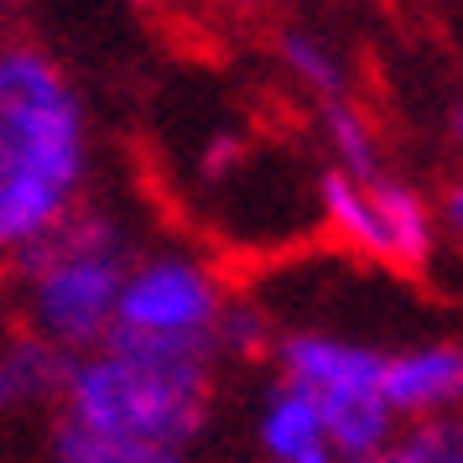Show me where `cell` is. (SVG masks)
Segmentation results:
<instances>
[{
    "label": "cell",
    "instance_id": "obj_17",
    "mask_svg": "<svg viewBox=\"0 0 463 463\" xmlns=\"http://www.w3.org/2000/svg\"><path fill=\"white\" fill-rule=\"evenodd\" d=\"M5 323H11V266L0 260V334H5Z\"/></svg>",
    "mask_w": 463,
    "mask_h": 463
},
{
    "label": "cell",
    "instance_id": "obj_1",
    "mask_svg": "<svg viewBox=\"0 0 463 463\" xmlns=\"http://www.w3.org/2000/svg\"><path fill=\"white\" fill-rule=\"evenodd\" d=\"M94 136L63 63L37 43H0V260L32 245L89 198Z\"/></svg>",
    "mask_w": 463,
    "mask_h": 463
},
{
    "label": "cell",
    "instance_id": "obj_14",
    "mask_svg": "<svg viewBox=\"0 0 463 463\" xmlns=\"http://www.w3.org/2000/svg\"><path fill=\"white\" fill-rule=\"evenodd\" d=\"M385 463H463V417L406 421Z\"/></svg>",
    "mask_w": 463,
    "mask_h": 463
},
{
    "label": "cell",
    "instance_id": "obj_13",
    "mask_svg": "<svg viewBox=\"0 0 463 463\" xmlns=\"http://www.w3.org/2000/svg\"><path fill=\"white\" fill-rule=\"evenodd\" d=\"M276 323L266 302L234 292L219 313V328H213V354L219 359H271V344H276Z\"/></svg>",
    "mask_w": 463,
    "mask_h": 463
},
{
    "label": "cell",
    "instance_id": "obj_4",
    "mask_svg": "<svg viewBox=\"0 0 463 463\" xmlns=\"http://www.w3.org/2000/svg\"><path fill=\"white\" fill-rule=\"evenodd\" d=\"M271 370L317 401L338 463L385 458L391 442L401 438V417L391 411V401L380 391L385 349H375L370 338L317 328V323L276 328Z\"/></svg>",
    "mask_w": 463,
    "mask_h": 463
},
{
    "label": "cell",
    "instance_id": "obj_12",
    "mask_svg": "<svg viewBox=\"0 0 463 463\" xmlns=\"http://www.w3.org/2000/svg\"><path fill=\"white\" fill-rule=\"evenodd\" d=\"M47 463H193L188 448L172 442H141V438H105L73 421L52 417L47 432Z\"/></svg>",
    "mask_w": 463,
    "mask_h": 463
},
{
    "label": "cell",
    "instance_id": "obj_5",
    "mask_svg": "<svg viewBox=\"0 0 463 463\" xmlns=\"http://www.w3.org/2000/svg\"><path fill=\"white\" fill-rule=\"evenodd\" d=\"M313 203L317 224L338 250L359 255L370 266H385V271H427L442 245L432 198L411 177H396L391 167L370 172V177L323 167Z\"/></svg>",
    "mask_w": 463,
    "mask_h": 463
},
{
    "label": "cell",
    "instance_id": "obj_15",
    "mask_svg": "<svg viewBox=\"0 0 463 463\" xmlns=\"http://www.w3.org/2000/svg\"><path fill=\"white\" fill-rule=\"evenodd\" d=\"M432 209H438V230L453 234V240H463V172L442 183V193L432 198Z\"/></svg>",
    "mask_w": 463,
    "mask_h": 463
},
{
    "label": "cell",
    "instance_id": "obj_19",
    "mask_svg": "<svg viewBox=\"0 0 463 463\" xmlns=\"http://www.w3.org/2000/svg\"><path fill=\"white\" fill-rule=\"evenodd\" d=\"M11 5H16V0H0V22H5V11H11Z\"/></svg>",
    "mask_w": 463,
    "mask_h": 463
},
{
    "label": "cell",
    "instance_id": "obj_9",
    "mask_svg": "<svg viewBox=\"0 0 463 463\" xmlns=\"http://www.w3.org/2000/svg\"><path fill=\"white\" fill-rule=\"evenodd\" d=\"M68 364H73L68 349L26 334V328L0 334V421L26 411V406H58Z\"/></svg>",
    "mask_w": 463,
    "mask_h": 463
},
{
    "label": "cell",
    "instance_id": "obj_8",
    "mask_svg": "<svg viewBox=\"0 0 463 463\" xmlns=\"http://www.w3.org/2000/svg\"><path fill=\"white\" fill-rule=\"evenodd\" d=\"M255 448L266 463H338L317 401L281 375L255 401Z\"/></svg>",
    "mask_w": 463,
    "mask_h": 463
},
{
    "label": "cell",
    "instance_id": "obj_11",
    "mask_svg": "<svg viewBox=\"0 0 463 463\" xmlns=\"http://www.w3.org/2000/svg\"><path fill=\"white\" fill-rule=\"evenodd\" d=\"M276 58H281V73H287L302 94H313L317 105L349 94V63H344V52L334 47V37H323L313 26H281Z\"/></svg>",
    "mask_w": 463,
    "mask_h": 463
},
{
    "label": "cell",
    "instance_id": "obj_3",
    "mask_svg": "<svg viewBox=\"0 0 463 463\" xmlns=\"http://www.w3.org/2000/svg\"><path fill=\"white\" fill-rule=\"evenodd\" d=\"M136 250L141 245L120 209L84 198L43 245L11 266V317L68 354L105 344L115 334V302Z\"/></svg>",
    "mask_w": 463,
    "mask_h": 463
},
{
    "label": "cell",
    "instance_id": "obj_6",
    "mask_svg": "<svg viewBox=\"0 0 463 463\" xmlns=\"http://www.w3.org/2000/svg\"><path fill=\"white\" fill-rule=\"evenodd\" d=\"M234 297L224 271L193 245H151L136 250L115 302V334L156 338V344H209L219 313Z\"/></svg>",
    "mask_w": 463,
    "mask_h": 463
},
{
    "label": "cell",
    "instance_id": "obj_16",
    "mask_svg": "<svg viewBox=\"0 0 463 463\" xmlns=\"http://www.w3.org/2000/svg\"><path fill=\"white\" fill-rule=\"evenodd\" d=\"M448 141H453V151L463 156V94L448 105Z\"/></svg>",
    "mask_w": 463,
    "mask_h": 463
},
{
    "label": "cell",
    "instance_id": "obj_20",
    "mask_svg": "<svg viewBox=\"0 0 463 463\" xmlns=\"http://www.w3.org/2000/svg\"><path fill=\"white\" fill-rule=\"evenodd\" d=\"M370 463H385V458H370Z\"/></svg>",
    "mask_w": 463,
    "mask_h": 463
},
{
    "label": "cell",
    "instance_id": "obj_10",
    "mask_svg": "<svg viewBox=\"0 0 463 463\" xmlns=\"http://www.w3.org/2000/svg\"><path fill=\"white\" fill-rule=\"evenodd\" d=\"M317 141H323V156H328V167L334 172L370 177V172L385 167L375 120H370V109L354 105L349 94H338V99H323V105H317Z\"/></svg>",
    "mask_w": 463,
    "mask_h": 463
},
{
    "label": "cell",
    "instance_id": "obj_7",
    "mask_svg": "<svg viewBox=\"0 0 463 463\" xmlns=\"http://www.w3.org/2000/svg\"><path fill=\"white\" fill-rule=\"evenodd\" d=\"M380 391L401 417V427L463 417V338H417V344L385 349Z\"/></svg>",
    "mask_w": 463,
    "mask_h": 463
},
{
    "label": "cell",
    "instance_id": "obj_2",
    "mask_svg": "<svg viewBox=\"0 0 463 463\" xmlns=\"http://www.w3.org/2000/svg\"><path fill=\"white\" fill-rule=\"evenodd\" d=\"M219 354L209 344H156L109 334L73 354L58 391V417L105 438L188 448L213 417Z\"/></svg>",
    "mask_w": 463,
    "mask_h": 463
},
{
    "label": "cell",
    "instance_id": "obj_18",
    "mask_svg": "<svg viewBox=\"0 0 463 463\" xmlns=\"http://www.w3.org/2000/svg\"><path fill=\"white\" fill-rule=\"evenodd\" d=\"M130 5H141V11H162V5H172V0H130Z\"/></svg>",
    "mask_w": 463,
    "mask_h": 463
}]
</instances>
